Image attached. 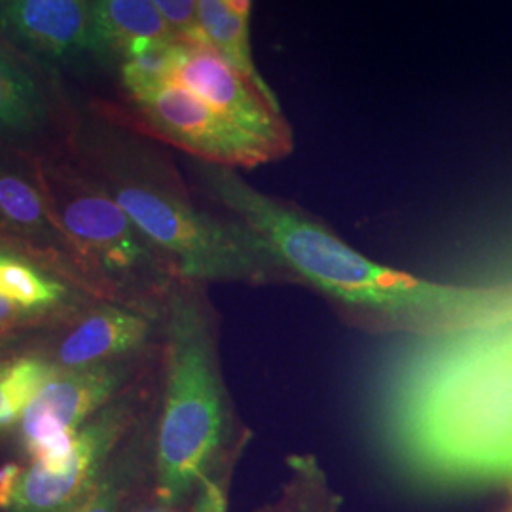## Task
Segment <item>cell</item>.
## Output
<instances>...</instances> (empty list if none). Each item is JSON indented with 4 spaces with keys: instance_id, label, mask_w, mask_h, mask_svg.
<instances>
[{
    "instance_id": "6da1fadb",
    "label": "cell",
    "mask_w": 512,
    "mask_h": 512,
    "mask_svg": "<svg viewBox=\"0 0 512 512\" xmlns=\"http://www.w3.org/2000/svg\"><path fill=\"white\" fill-rule=\"evenodd\" d=\"M374 418L414 486L512 482V319L412 338L382 372Z\"/></svg>"
},
{
    "instance_id": "7a4b0ae2",
    "label": "cell",
    "mask_w": 512,
    "mask_h": 512,
    "mask_svg": "<svg viewBox=\"0 0 512 512\" xmlns=\"http://www.w3.org/2000/svg\"><path fill=\"white\" fill-rule=\"evenodd\" d=\"M207 198L266 239L300 287L321 294L349 325L382 336L431 338L512 319V293L437 283L355 251L298 205L247 183L236 169L194 160Z\"/></svg>"
},
{
    "instance_id": "3957f363",
    "label": "cell",
    "mask_w": 512,
    "mask_h": 512,
    "mask_svg": "<svg viewBox=\"0 0 512 512\" xmlns=\"http://www.w3.org/2000/svg\"><path fill=\"white\" fill-rule=\"evenodd\" d=\"M80 139L97 156L101 188L128 213L179 279L300 287L266 239L241 220L200 209L175 171L135 135L105 120L86 118Z\"/></svg>"
},
{
    "instance_id": "277c9868",
    "label": "cell",
    "mask_w": 512,
    "mask_h": 512,
    "mask_svg": "<svg viewBox=\"0 0 512 512\" xmlns=\"http://www.w3.org/2000/svg\"><path fill=\"white\" fill-rule=\"evenodd\" d=\"M200 285L175 279L165 294V393L156 433V495L164 505L202 486L234 429L215 313Z\"/></svg>"
},
{
    "instance_id": "5b68a950",
    "label": "cell",
    "mask_w": 512,
    "mask_h": 512,
    "mask_svg": "<svg viewBox=\"0 0 512 512\" xmlns=\"http://www.w3.org/2000/svg\"><path fill=\"white\" fill-rule=\"evenodd\" d=\"M40 184L59 230L80 253L116 274H145L156 283H164L167 277L179 279L128 213L101 186L57 169H46Z\"/></svg>"
},
{
    "instance_id": "8992f818",
    "label": "cell",
    "mask_w": 512,
    "mask_h": 512,
    "mask_svg": "<svg viewBox=\"0 0 512 512\" xmlns=\"http://www.w3.org/2000/svg\"><path fill=\"white\" fill-rule=\"evenodd\" d=\"M131 101L152 135L196 160L234 169L285 158L274 145L234 124L175 82L139 93Z\"/></svg>"
},
{
    "instance_id": "52a82bcc",
    "label": "cell",
    "mask_w": 512,
    "mask_h": 512,
    "mask_svg": "<svg viewBox=\"0 0 512 512\" xmlns=\"http://www.w3.org/2000/svg\"><path fill=\"white\" fill-rule=\"evenodd\" d=\"M171 82L202 99L234 124L268 141L285 156L293 152V129L255 84L207 42L179 40L173 52Z\"/></svg>"
},
{
    "instance_id": "ba28073f",
    "label": "cell",
    "mask_w": 512,
    "mask_h": 512,
    "mask_svg": "<svg viewBox=\"0 0 512 512\" xmlns=\"http://www.w3.org/2000/svg\"><path fill=\"white\" fill-rule=\"evenodd\" d=\"M131 416V404H112L80 429L63 473L52 475L33 463L19 478L8 512H73L105 471Z\"/></svg>"
},
{
    "instance_id": "9c48e42d",
    "label": "cell",
    "mask_w": 512,
    "mask_h": 512,
    "mask_svg": "<svg viewBox=\"0 0 512 512\" xmlns=\"http://www.w3.org/2000/svg\"><path fill=\"white\" fill-rule=\"evenodd\" d=\"M0 37L23 54L63 63L93 52L90 0H0Z\"/></svg>"
},
{
    "instance_id": "30bf717a",
    "label": "cell",
    "mask_w": 512,
    "mask_h": 512,
    "mask_svg": "<svg viewBox=\"0 0 512 512\" xmlns=\"http://www.w3.org/2000/svg\"><path fill=\"white\" fill-rule=\"evenodd\" d=\"M120 382V368L103 363L57 372L21 418L25 448L65 431H78L82 421L109 401Z\"/></svg>"
},
{
    "instance_id": "8fae6325",
    "label": "cell",
    "mask_w": 512,
    "mask_h": 512,
    "mask_svg": "<svg viewBox=\"0 0 512 512\" xmlns=\"http://www.w3.org/2000/svg\"><path fill=\"white\" fill-rule=\"evenodd\" d=\"M150 325L139 313L118 308L95 311L69 334L59 348V363L67 368L95 365L103 359L139 349Z\"/></svg>"
},
{
    "instance_id": "7c38bea8",
    "label": "cell",
    "mask_w": 512,
    "mask_h": 512,
    "mask_svg": "<svg viewBox=\"0 0 512 512\" xmlns=\"http://www.w3.org/2000/svg\"><path fill=\"white\" fill-rule=\"evenodd\" d=\"M93 54L122 55L139 42H177L152 0H93Z\"/></svg>"
},
{
    "instance_id": "4fadbf2b",
    "label": "cell",
    "mask_w": 512,
    "mask_h": 512,
    "mask_svg": "<svg viewBox=\"0 0 512 512\" xmlns=\"http://www.w3.org/2000/svg\"><path fill=\"white\" fill-rule=\"evenodd\" d=\"M251 8L253 0H196L202 37L239 73L249 78L274 107L277 95L256 69L251 50ZM281 109V107H279Z\"/></svg>"
},
{
    "instance_id": "5bb4252c",
    "label": "cell",
    "mask_w": 512,
    "mask_h": 512,
    "mask_svg": "<svg viewBox=\"0 0 512 512\" xmlns=\"http://www.w3.org/2000/svg\"><path fill=\"white\" fill-rule=\"evenodd\" d=\"M50 101L37 76L0 46V141L29 143L50 122Z\"/></svg>"
},
{
    "instance_id": "9a60e30c",
    "label": "cell",
    "mask_w": 512,
    "mask_h": 512,
    "mask_svg": "<svg viewBox=\"0 0 512 512\" xmlns=\"http://www.w3.org/2000/svg\"><path fill=\"white\" fill-rule=\"evenodd\" d=\"M0 228L25 238L65 239L42 184L29 181L4 160H0Z\"/></svg>"
},
{
    "instance_id": "2e32d148",
    "label": "cell",
    "mask_w": 512,
    "mask_h": 512,
    "mask_svg": "<svg viewBox=\"0 0 512 512\" xmlns=\"http://www.w3.org/2000/svg\"><path fill=\"white\" fill-rule=\"evenodd\" d=\"M287 476L281 492L262 512H338L342 499L330 486L319 459L311 454H293L287 461Z\"/></svg>"
},
{
    "instance_id": "e0dca14e",
    "label": "cell",
    "mask_w": 512,
    "mask_h": 512,
    "mask_svg": "<svg viewBox=\"0 0 512 512\" xmlns=\"http://www.w3.org/2000/svg\"><path fill=\"white\" fill-rule=\"evenodd\" d=\"M57 376V368L35 357L0 363V429L23 418L40 389Z\"/></svg>"
},
{
    "instance_id": "ac0fdd59",
    "label": "cell",
    "mask_w": 512,
    "mask_h": 512,
    "mask_svg": "<svg viewBox=\"0 0 512 512\" xmlns=\"http://www.w3.org/2000/svg\"><path fill=\"white\" fill-rule=\"evenodd\" d=\"M63 287L38 272L35 266L8 253L0 255V296L23 310L48 308L63 298Z\"/></svg>"
},
{
    "instance_id": "d6986e66",
    "label": "cell",
    "mask_w": 512,
    "mask_h": 512,
    "mask_svg": "<svg viewBox=\"0 0 512 512\" xmlns=\"http://www.w3.org/2000/svg\"><path fill=\"white\" fill-rule=\"evenodd\" d=\"M177 42H139L122 55L120 76L131 97L171 82Z\"/></svg>"
},
{
    "instance_id": "ffe728a7",
    "label": "cell",
    "mask_w": 512,
    "mask_h": 512,
    "mask_svg": "<svg viewBox=\"0 0 512 512\" xmlns=\"http://www.w3.org/2000/svg\"><path fill=\"white\" fill-rule=\"evenodd\" d=\"M139 452L137 448H129L110 458L105 471L93 484L90 494L82 499V503L73 512H120L128 497L129 490L139 473Z\"/></svg>"
},
{
    "instance_id": "44dd1931",
    "label": "cell",
    "mask_w": 512,
    "mask_h": 512,
    "mask_svg": "<svg viewBox=\"0 0 512 512\" xmlns=\"http://www.w3.org/2000/svg\"><path fill=\"white\" fill-rule=\"evenodd\" d=\"M173 33L184 42H205L198 25L196 0H152Z\"/></svg>"
},
{
    "instance_id": "7402d4cb",
    "label": "cell",
    "mask_w": 512,
    "mask_h": 512,
    "mask_svg": "<svg viewBox=\"0 0 512 512\" xmlns=\"http://www.w3.org/2000/svg\"><path fill=\"white\" fill-rule=\"evenodd\" d=\"M202 492L198 497V505L196 512H226L228 511V503H226V494L224 488L219 482L211 476H207L202 482Z\"/></svg>"
},
{
    "instance_id": "603a6c76",
    "label": "cell",
    "mask_w": 512,
    "mask_h": 512,
    "mask_svg": "<svg viewBox=\"0 0 512 512\" xmlns=\"http://www.w3.org/2000/svg\"><path fill=\"white\" fill-rule=\"evenodd\" d=\"M21 475H23V469L16 463H6L4 467H0V509L2 511H8Z\"/></svg>"
},
{
    "instance_id": "cb8c5ba5",
    "label": "cell",
    "mask_w": 512,
    "mask_h": 512,
    "mask_svg": "<svg viewBox=\"0 0 512 512\" xmlns=\"http://www.w3.org/2000/svg\"><path fill=\"white\" fill-rule=\"evenodd\" d=\"M21 311H23V308L18 306L16 302H12V300H8V298L0 296V325H2V323H10V321L18 319Z\"/></svg>"
},
{
    "instance_id": "d4e9b609",
    "label": "cell",
    "mask_w": 512,
    "mask_h": 512,
    "mask_svg": "<svg viewBox=\"0 0 512 512\" xmlns=\"http://www.w3.org/2000/svg\"><path fill=\"white\" fill-rule=\"evenodd\" d=\"M2 253H4V251H2V249H0V255H2Z\"/></svg>"
}]
</instances>
